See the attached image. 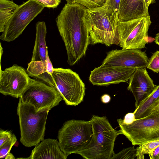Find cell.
Instances as JSON below:
<instances>
[{"label": "cell", "instance_id": "d4e9b609", "mask_svg": "<svg viewBox=\"0 0 159 159\" xmlns=\"http://www.w3.org/2000/svg\"><path fill=\"white\" fill-rule=\"evenodd\" d=\"M147 68L157 73L159 72V51L153 53L148 60Z\"/></svg>", "mask_w": 159, "mask_h": 159}, {"label": "cell", "instance_id": "ac0fdd59", "mask_svg": "<svg viewBox=\"0 0 159 159\" xmlns=\"http://www.w3.org/2000/svg\"><path fill=\"white\" fill-rule=\"evenodd\" d=\"M159 106V85L146 98L142 101L135 109V118L138 119L145 117L150 114Z\"/></svg>", "mask_w": 159, "mask_h": 159}, {"label": "cell", "instance_id": "603a6c76", "mask_svg": "<svg viewBox=\"0 0 159 159\" xmlns=\"http://www.w3.org/2000/svg\"><path fill=\"white\" fill-rule=\"evenodd\" d=\"M137 149L132 147L124 148L118 153L114 154L111 159H134L136 157Z\"/></svg>", "mask_w": 159, "mask_h": 159}, {"label": "cell", "instance_id": "9a60e30c", "mask_svg": "<svg viewBox=\"0 0 159 159\" xmlns=\"http://www.w3.org/2000/svg\"><path fill=\"white\" fill-rule=\"evenodd\" d=\"M32 151L30 159H66L67 156L60 149L58 141L56 139H43Z\"/></svg>", "mask_w": 159, "mask_h": 159}, {"label": "cell", "instance_id": "83f0119b", "mask_svg": "<svg viewBox=\"0 0 159 159\" xmlns=\"http://www.w3.org/2000/svg\"><path fill=\"white\" fill-rule=\"evenodd\" d=\"M12 134L10 131L0 130V146L8 140L12 136Z\"/></svg>", "mask_w": 159, "mask_h": 159}, {"label": "cell", "instance_id": "ba28073f", "mask_svg": "<svg viewBox=\"0 0 159 159\" xmlns=\"http://www.w3.org/2000/svg\"><path fill=\"white\" fill-rule=\"evenodd\" d=\"M151 23L150 15L128 21H119V46L123 49L144 48L148 42V31Z\"/></svg>", "mask_w": 159, "mask_h": 159}, {"label": "cell", "instance_id": "8fae6325", "mask_svg": "<svg viewBox=\"0 0 159 159\" xmlns=\"http://www.w3.org/2000/svg\"><path fill=\"white\" fill-rule=\"evenodd\" d=\"M25 69L16 64L0 70V93L17 98L30 83L31 78Z\"/></svg>", "mask_w": 159, "mask_h": 159}, {"label": "cell", "instance_id": "484cf974", "mask_svg": "<svg viewBox=\"0 0 159 159\" xmlns=\"http://www.w3.org/2000/svg\"><path fill=\"white\" fill-rule=\"evenodd\" d=\"M44 7L55 8L57 7L61 2V0H35Z\"/></svg>", "mask_w": 159, "mask_h": 159}, {"label": "cell", "instance_id": "836d02e7", "mask_svg": "<svg viewBox=\"0 0 159 159\" xmlns=\"http://www.w3.org/2000/svg\"><path fill=\"white\" fill-rule=\"evenodd\" d=\"M154 41L156 44L159 45V33L156 35Z\"/></svg>", "mask_w": 159, "mask_h": 159}, {"label": "cell", "instance_id": "5b68a950", "mask_svg": "<svg viewBox=\"0 0 159 159\" xmlns=\"http://www.w3.org/2000/svg\"><path fill=\"white\" fill-rule=\"evenodd\" d=\"M92 135L90 120L73 119L65 122L58 131L57 138L61 149L68 157L83 149Z\"/></svg>", "mask_w": 159, "mask_h": 159}, {"label": "cell", "instance_id": "f546056e", "mask_svg": "<svg viewBox=\"0 0 159 159\" xmlns=\"http://www.w3.org/2000/svg\"><path fill=\"white\" fill-rule=\"evenodd\" d=\"M148 154L151 159H159V146Z\"/></svg>", "mask_w": 159, "mask_h": 159}, {"label": "cell", "instance_id": "7a4b0ae2", "mask_svg": "<svg viewBox=\"0 0 159 159\" xmlns=\"http://www.w3.org/2000/svg\"><path fill=\"white\" fill-rule=\"evenodd\" d=\"M84 21L89 32L90 43L118 45L119 21L118 14L105 4L96 8L87 9Z\"/></svg>", "mask_w": 159, "mask_h": 159}, {"label": "cell", "instance_id": "52a82bcc", "mask_svg": "<svg viewBox=\"0 0 159 159\" xmlns=\"http://www.w3.org/2000/svg\"><path fill=\"white\" fill-rule=\"evenodd\" d=\"M55 87L68 105H78L83 101L85 84L79 75L70 69L54 68L52 74Z\"/></svg>", "mask_w": 159, "mask_h": 159}, {"label": "cell", "instance_id": "9c48e42d", "mask_svg": "<svg viewBox=\"0 0 159 159\" xmlns=\"http://www.w3.org/2000/svg\"><path fill=\"white\" fill-rule=\"evenodd\" d=\"M44 7L35 0H28L19 5L5 25L0 39L8 42L14 40Z\"/></svg>", "mask_w": 159, "mask_h": 159}, {"label": "cell", "instance_id": "7c38bea8", "mask_svg": "<svg viewBox=\"0 0 159 159\" xmlns=\"http://www.w3.org/2000/svg\"><path fill=\"white\" fill-rule=\"evenodd\" d=\"M148 60L145 52L141 49H115L107 52L102 65L136 69L146 68Z\"/></svg>", "mask_w": 159, "mask_h": 159}, {"label": "cell", "instance_id": "7402d4cb", "mask_svg": "<svg viewBox=\"0 0 159 159\" xmlns=\"http://www.w3.org/2000/svg\"><path fill=\"white\" fill-rule=\"evenodd\" d=\"M67 3H78L84 6L88 9L101 7L103 6L106 0H66Z\"/></svg>", "mask_w": 159, "mask_h": 159}, {"label": "cell", "instance_id": "d6986e66", "mask_svg": "<svg viewBox=\"0 0 159 159\" xmlns=\"http://www.w3.org/2000/svg\"><path fill=\"white\" fill-rule=\"evenodd\" d=\"M19 5L9 0H0V32Z\"/></svg>", "mask_w": 159, "mask_h": 159}, {"label": "cell", "instance_id": "44dd1931", "mask_svg": "<svg viewBox=\"0 0 159 159\" xmlns=\"http://www.w3.org/2000/svg\"><path fill=\"white\" fill-rule=\"evenodd\" d=\"M159 146V139L148 142L139 145L137 147L136 157L137 159H144V154H148Z\"/></svg>", "mask_w": 159, "mask_h": 159}, {"label": "cell", "instance_id": "4316f807", "mask_svg": "<svg viewBox=\"0 0 159 159\" xmlns=\"http://www.w3.org/2000/svg\"><path fill=\"white\" fill-rule=\"evenodd\" d=\"M121 0H106L105 5L118 14Z\"/></svg>", "mask_w": 159, "mask_h": 159}, {"label": "cell", "instance_id": "cb8c5ba5", "mask_svg": "<svg viewBox=\"0 0 159 159\" xmlns=\"http://www.w3.org/2000/svg\"><path fill=\"white\" fill-rule=\"evenodd\" d=\"M17 139L15 135L12 134L11 137L0 146V158H5L7 154L9 153L12 147L16 143Z\"/></svg>", "mask_w": 159, "mask_h": 159}, {"label": "cell", "instance_id": "6da1fadb", "mask_svg": "<svg viewBox=\"0 0 159 159\" xmlns=\"http://www.w3.org/2000/svg\"><path fill=\"white\" fill-rule=\"evenodd\" d=\"M87 8L78 3H66L56 19L70 66L77 63L86 54L90 44L89 33L84 21Z\"/></svg>", "mask_w": 159, "mask_h": 159}, {"label": "cell", "instance_id": "d6a6232c", "mask_svg": "<svg viewBox=\"0 0 159 159\" xmlns=\"http://www.w3.org/2000/svg\"><path fill=\"white\" fill-rule=\"evenodd\" d=\"M145 1L146 6L148 8L151 4L155 2V0H145Z\"/></svg>", "mask_w": 159, "mask_h": 159}, {"label": "cell", "instance_id": "277c9868", "mask_svg": "<svg viewBox=\"0 0 159 159\" xmlns=\"http://www.w3.org/2000/svg\"><path fill=\"white\" fill-rule=\"evenodd\" d=\"M20 132V141L27 147L35 146L44 139L48 110L37 111L19 98L17 109Z\"/></svg>", "mask_w": 159, "mask_h": 159}, {"label": "cell", "instance_id": "4fadbf2b", "mask_svg": "<svg viewBox=\"0 0 159 159\" xmlns=\"http://www.w3.org/2000/svg\"><path fill=\"white\" fill-rule=\"evenodd\" d=\"M135 69L102 65L91 71L89 80L93 85L103 86L127 82Z\"/></svg>", "mask_w": 159, "mask_h": 159}, {"label": "cell", "instance_id": "8992f818", "mask_svg": "<svg viewBox=\"0 0 159 159\" xmlns=\"http://www.w3.org/2000/svg\"><path fill=\"white\" fill-rule=\"evenodd\" d=\"M117 121L120 128L117 130L118 134L125 136L133 145L159 139V106L149 115L136 119L131 124H124L121 119Z\"/></svg>", "mask_w": 159, "mask_h": 159}, {"label": "cell", "instance_id": "f1b7e54d", "mask_svg": "<svg viewBox=\"0 0 159 159\" xmlns=\"http://www.w3.org/2000/svg\"><path fill=\"white\" fill-rule=\"evenodd\" d=\"M135 110L133 112H130L127 113L125 116L124 119H121V121L124 124L126 125H129L132 123L136 119L135 118Z\"/></svg>", "mask_w": 159, "mask_h": 159}, {"label": "cell", "instance_id": "2e32d148", "mask_svg": "<svg viewBox=\"0 0 159 159\" xmlns=\"http://www.w3.org/2000/svg\"><path fill=\"white\" fill-rule=\"evenodd\" d=\"M149 15L145 0H121L118 16L120 21H128Z\"/></svg>", "mask_w": 159, "mask_h": 159}, {"label": "cell", "instance_id": "3957f363", "mask_svg": "<svg viewBox=\"0 0 159 159\" xmlns=\"http://www.w3.org/2000/svg\"><path fill=\"white\" fill-rule=\"evenodd\" d=\"M93 135L89 143L76 152L86 159H111L115 154V142L119 135L107 118L93 115L90 120Z\"/></svg>", "mask_w": 159, "mask_h": 159}, {"label": "cell", "instance_id": "ffe728a7", "mask_svg": "<svg viewBox=\"0 0 159 159\" xmlns=\"http://www.w3.org/2000/svg\"><path fill=\"white\" fill-rule=\"evenodd\" d=\"M26 71L29 76L37 78L40 75L46 72V68L41 61H31L28 64Z\"/></svg>", "mask_w": 159, "mask_h": 159}, {"label": "cell", "instance_id": "5bb4252c", "mask_svg": "<svg viewBox=\"0 0 159 159\" xmlns=\"http://www.w3.org/2000/svg\"><path fill=\"white\" fill-rule=\"evenodd\" d=\"M146 68L136 69L129 80L127 89L132 93L135 98V109L151 94L157 86Z\"/></svg>", "mask_w": 159, "mask_h": 159}, {"label": "cell", "instance_id": "1f68e13d", "mask_svg": "<svg viewBox=\"0 0 159 159\" xmlns=\"http://www.w3.org/2000/svg\"><path fill=\"white\" fill-rule=\"evenodd\" d=\"M5 159H15V157L11 153H9L5 157Z\"/></svg>", "mask_w": 159, "mask_h": 159}, {"label": "cell", "instance_id": "4dcf8cb0", "mask_svg": "<svg viewBox=\"0 0 159 159\" xmlns=\"http://www.w3.org/2000/svg\"><path fill=\"white\" fill-rule=\"evenodd\" d=\"M101 99L103 103H107L110 101L111 97L109 95L107 94H105L102 96Z\"/></svg>", "mask_w": 159, "mask_h": 159}, {"label": "cell", "instance_id": "30bf717a", "mask_svg": "<svg viewBox=\"0 0 159 159\" xmlns=\"http://www.w3.org/2000/svg\"><path fill=\"white\" fill-rule=\"evenodd\" d=\"M19 98L23 103L33 105L37 111H49L63 100L56 88L31 79Z\"/></svg>", "mask_w": 159, "mask_h": 159}, {"label": "cell", "instance_id": "e0dca14e", "mask_svg": "<svg viewBox=\"0 0 159 159\" xmlns=\"http://www.w3.org/2000/svg\"><path fill=\"white\" fill-rule=\"evenodd\" d=\"M35 27L36 37L31 61H41L46 68L48 51L46 41L47 30L45 23L38 21L36 24Z\"/></svg>", "mask_w": 159, "mask_h": 159}]
</instances>
